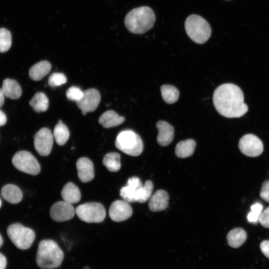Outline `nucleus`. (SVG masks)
Returning <instances> with one entry per match:
<instances>
[{
	"mask_svg": "<svg viewBox=\"0 0 269 269\" xmlns=\"http://www.w3.org/2000/svg\"><path fill=\"white\" fill-rule=\"evenodd\" d=\"M161 96L164 101L167 104L176 102L179 98V90L174 86L170 85H163L161 86Z\"/></svg>",
	"mask_w": 269,
	"mask_h": 269,
	"instance_id": "cd10ccee",
	"label": "nucleus"
},
{
	"mask_svg": "<svg viewBox=\"0 0 269 269\" xmlns=\"http://www.w3.org/2000/svg\"><path fill=\"white\" fill-rule=\"evenodd\" d=\"M259 221L263 227L269 228V207L261 213Z\"/></svg>",
	"mask_w": 269,
	"mask_h": 269,
	"instance_id": "f704fd0d",
	"label": "nucleus"
},
{
	"mask_svg": "<svg viewBox=\"0 0 269 269\" xmlns=\"http://www.w3.org/2000/svg\"><path fill=\"white\" fill-rule=\"evenodd\" d=\"M241 89L232 83L218 87L213 93V104L217 111L228 118H240L248 110Z\"/></svg>",
	"mask_w": 269,
	"mask_h": 269,
	"instance_id": "f257e3e1",
	"label": "nucleus"
},
{
	"mask_svg": "<svg viewBox=\"0 0 269 269\" xmlns=\"http://www.w3.org/2000/svg\"><path fill=\"white\" fill-rule=\"evenodd\" d=\"M78 217L86 223H101L106 216L104 206L98 202H88L78 206L75 210Z\"/></svg>",
	"mask_w": 269,
	"mask_h": 269,
	"instance_id": "0eeeda50",
	"label": "nucleus"
},
{
	"mask_svg": "<svg viewBox=\"0 0 269 269\" xmlns=\"http://www.w3.org/2000/svg\"><path fill=\"white\" fill-rule=\"evenodd\" d=\"M53 135L47 128L41 129L36 134L34 138V145L37 152L41 156L48 155L52 150Z\"/></svg>",
	"mask_w": 269,
	"mask_h": 269,
	"instance_id": "9d476101",
	"label": "nucleus"
},
{
	"mask_svg": "<svg viewBox=\"0 0 269 269\" xmlns=\"http://www.w3.org/2000/svg\"><path fill=\"white\" fill-rule=\"evenodd\" d=\"M2 244H3V240H2V238L0 234V248L1 247V246L2 245Z\"/></svg>",
	"mask_w": 269,
	"mask_h": 269,
	"instance_id": "ea45409f",
	"label": "nucleus"
},
{
	"mask_svg": "<svg viewBox=\"0 0 269 269\" xmlns=\"http://www.w3.org/2000/svg\"><path fill=\"white\" fill-rule=\"evenodd\" d=\"M51 68L47 61H41L33 65L29 70V76L34 81H39L47 75Z\"/></svg>",
	"mask_w": 269,
	"mask_h": 269,
	"instance_id": "4be33fe9",
	"label": "nucleus"
},
{
	"mask_svg": "<svg viewBox=\"0 0 269 269\" xmlns=\"http://www.w3.org/2000/svg\"><path fill=\"white\" fill-rule=\"evenodd\" d=\"M241 152L249 157H257L261 155L264 150L261 140L253 134H247L242 136L239 142Z\"/></svg>",
	"mask_w": 269,
	"mask_h": 269,
	"instance_id": "1a4fd4ad",
	"label": "nucleus"
},
{
	"mask_svg": "<svg viewBox=\"0 0 269 269\" xmlns=\"http://www.w3.org/2000/svg\"><path fill=\"white\" fill-rule=\"evenodd\" d=\"M4 96L2 92V89L0 88V108L3 105L4 103Z\"/></svg>",
	"mask_w": 269,
	"mask_h": 269,
	"instance_id": "58836bf2",
	"label": "nucleus"
},
{
	"mask_svg": "<svg viewBox=\"0 0 269 269\" xmlns=\"http://www.w3.org/2000/svg\"><path fill=\"white\" fill-rule=\"evenodd\" d=\"M83 269H90L88 267H85Z\"/></svg>",
	"mask_w": 269,
	"mask_h": 269,
	"instance_id": "a19ab883",
	"label": "nucleus"
},
{
	"mask_svg": "<svg viewBox=\"0 0 269 269\" xmlns=\"http://www.w3.org/2000/svg\"><path fill=\"white\" fill-rule=\"evenodd\" d=\"M101 100L99 92L93 88L83 91V95L79 101L76 102L78 107L83 115L87 113L94 111L99 106Z\"/></svg>",
	"mask_w": 269,
	"mask_h": 269,
	"instance_id": "9b49d317",
	"label": "nucleus"
},
{
	"mask_svg": "<svg viewBox=\"0 0 269 269\" xmlns=\"http://www.w3.org/2000/svg\"><path fill=\"white\" fill-rule=\"evenodd\" d=\"M7 235L13 244L20 250H27L35 239V233L19 223L10 225L7 229Z\"/></svg>",
	"mask_w": 269,
	"mask_h": 269,
	"instance_id": "423d86ee",
	"label": "nucleus"
},
{
	"mask_svg": "<svg viewBox=\"0 0 269 269\" xmlns=\"http://www.w3.org/2000/svg\"><path fill=\"white\" fill-rule=\"evenodd\" d=\"M1 89L5 97L13 100L19 99L22 94L19 84L15 80L9 78L3 80Z\"/></svg>",
	"mask_w": 269,
	"mask_h": 269,
	"instance_id": "6ab92c4d",
	"label": "nucleus"
},
{
	"mask_svg": "<svg viewBox=\"0 0 269 269\" xmlns=\"http://www.w3.org/2000/svg\"><path fill=\"white\" fill-rule=\"evenodd\" d=\"M251 211L247 216L248 220L251 223H256L259 219L262 213L263 205L256 203L251 207Z\"/></svg>",
	"mask_w": 269,
	"mask_h": 269,
	"instance_id": "2f4dec72",
	"label": "nucleus"
},
{
	"mask_svg": "<svg viewBox=\"0 0 269 269\" xmlns=\"http://www.w3.org/2000/svg\"><path fill=\"white\" fill-rule=\"evenodd\" d=\"M2 198L11 204H16L21 201L22 193L18 187L13 184H6L1 189Z\"/></svg>",
	"mask_w": 269,
	"mask_h": 269,
	"instance_id": "aec40b11",
	"label": "nucleus"
},
{
	"mask_svg": "<svg viewBox=\"0 0 269 269\" xmlns=\"http://www.w3.org/2000/svg\"><path fill=\"white\" fill-rule=\"evenodd\" d=\"M29 103L37 113L45 112L49 107V100L46 95L41 92L36 93Z\"/></svg>",
	"mask_w": 269,
	"mask_h": 269,
	"instance_id": "393cba45",
	"label": "nucleus"
},
{
	"mask_svg": "<svg viewBox=\"0 0 269 269\" xmlns=\"http://www.w3.org/2000/svg\"><path fill=\"white\" fill-rule=\"evenodd\" d=\"M75 212L72 204L63 200L53 204L50 209V216L53 220L61 222L72 219Z\"/></svg>",
	"mask_w": 269,
	"mask_h": 269,
	"instance_id": "f8f14e48",
	"label": "nucleus"
},
{
	"mask_svg": "<svg viewBox=\"0 0 269 269\" xmlns=\"http://www.w3.org/2000/svg\"><path fill=\"white\" fill-rule=\"evenodd\" d=\"M260 249L263 254L269 258V241L265 240L261 242Z\"/></svg>",
	"mask_w": 269,
	"mask_h": 269,
	"instance_id": "c9c22d12",
	"label": "nucleus"
},
{
	"mask_svg": "<svg viewBox=\"0 0 269 269\" xmlns=\"http://www.w3.org/2000/svg\"><path fill=\"white\" fill-rule=\"evenodd\" d=\"M48 84L52 87L61 86L67 82V78L64 74L61 73H54L49 77Z\"/></svg>",
	"mask_w": 269,
	"mask_h": 269,
	"instance_id": "7c9ffc66",
	"label": "nucleus"
},
{
	"mask_svg": "<svg viewBox=\"0 0 269 269\" xmlns=\"http://www.w3.org/2000/svg\"><path fill=\"white\" fill-rule=\"evenodd\" d=\"M158 134L157 142L161 146H165L172 141L174 137V128L168 123L159 121L156 124Z\"/></svg>",
	"mask_w": 269,
	"mask_h": 269,
	"instance_id": "2eb2a0df",
	"label": "nucleus"
},
{
	"mask_svg": "<svg viewBox=\"0 0 269 269\" xmlns=\"http://www.w3.org/2000/svg\"><path fill=\"white\" fill-rule=\"evenodd\" d=\"M125 121L124 117L116 112L109 110L104 112L99 119V123L105 128H111L121 125Z\"/></svg>",
	"mask_w": 269,
	"mask_h": 269,
	"instance_id": "a211bd4d",
	"label": "nucleus"
},
{
	"mask_svg": "<svg viewBox=\"0 0 269 269\" xmlns=\"http://www.w3.org/2000/svg\"><path fill=\"white\" fill-rule=\"evenodd\" d=\"M12 163L21 172L35 175L40 171V166L36 158L29 152L19 151L13 156Z\"/></svg>",
	"mask_w": 269,
	"mask_h": 269,
	"instance_id": "6e6552de",
	"label": "nucleus"
},
{
	"mask_svg": "<svg viewBox=\"0 0 269 269\" xmlns=\"http://www.w3.org/2000/svg\"><path fill=\"white\" fill-rule=\"evenodd\" d=\"M7 121L6 116L5 114L0 110V126L4 125Z\"/></svg>",
	"mask_w": 269,
	"mask_h": 269,
	"instance_id": "4c0bfd02",
	"label": "nucleus"
},
{
	"mask_svg": "<svg viewBox=\"0 0 269 269\" xmlns=\"http://www.w3.org/2000/svg\"><path fill=\"white\" fill-rule=\"evenodd\" d=\"M153 186L150 180L145 181L144 184L140 187L137 191L135 202L144 203L150 198L153 191Z\"/></svg>",
	"mask_w": 269,
	"mask_h": 269,
	"instance_id": "c85d7f7f",
	"label": "nucleus"
},
{
	"mask_svg": "<svg viewBox=\"0 0 269 269\" xmlns=\"http://www.w3.org/2000/svg\"><path fill=\"white\" fill-rule=\"evenodd\" d=\"M61 193L63 200L70 204L78 203L81 197L78 187L70 182L64 186Z\"/></svg>",
	"mask_w": 269,
	"mask_h": 269,
	"instance_id": "412c9836",
	"label": "nucleus"
},
{
	"mask_svg": "<svg viewBox=\"0 0 269 269\" xmlns=\"http://www.w3.org/2000/svg\"><path fill=\"white\" fill-rule=\"evenodd\" d=\"M53 135L56 143L63 145L67 141L70 133L67 126L60 120L54 128Z\"/></svg>",
	"mask_w": 269,
	"mask_h": 269,
	"instance_id": "a878e982",
	"label": "nucleus"
},
{
	"mask_svg": "<svg viewBox=\"0 0 269 269\" xmlns=\"http://www.w3.org/2000/svg\"><path fill=\"white\" fill-rule=\"evenodd\" d=\"M66 95L69 100L76 102L82 97L83 91L79 87L73 86L67 90Z\"/></svg>",
	"mask_w": 269,
	"mask_h": 269,
	"instance_id": "473e14b6",
	"label": "nucleus"
},
{
	"mask_svg": "<svg viewBox=\"0 0 269 269\" xmlns=\"http://www.w3.org/2000/svg\"><path fill=\"white\" fill-rule=\"evenodd\" d=\"M6 266V260L3 255L0 253V269H5Z\"/></svg>",
	"mask_w": 269,
	"mask_h": 269,
	"instance_id": "e433bc0d",
	"label": "nucleus"
},
{
	"mask_svg": "<svg viewBox=\"0 0 269 269\" xmlns=\"http://www.w3.org/2000/svg\"><path fill=\"white\" fill-rule=\"evenodd\" d=\"M260 195L264 200L269 202V180H266L262 184Z\"/></svg>",
	"mask_w": 269,
	"mask_h": 269,
	"instance_id": "72a5a7b5",
	"label": "nucleus"
},
{
	"mask_svg": "<svg viewBox=\"0 0 269 269\" xmlns=\"http://www.w3.org/2000/svg\"><path fill=\"white\" fill-rule=\"evenodd\" d=\"M120 154L117 152H109L103 158V163L108 170L118 171L121 167Z\"/></svg>",
	"mask_w": 269,
	"mask_h": 269,
	"instance_id": "bb28decb",
	"label": "nucleus"
},
{
	"mask_svg": "<svg viewBox=\"0 0 269 269\" xmlns=\"http://www.w3.org/2000/svg\"><path fill=\"white\" fill-rule=\"evenodd\" d=\"M142 186V183L138 177L130 178L127 181V185L121 189L120 196L124 200L128 203L135 202L136 192Z\"/></svg>",
	"mask_w": 269,
	"mask_h": 269,
	"instance_id": "dca6fc26",
	"label": "nucleus"
},
{
	"mask_svg": "<svg viewBox=\"0 0 269 269\" xmlns=\"http://www.w3.org/2000/svg\"><path fill=\"white\" fill-rule=\"evenodd\" d=\"M185 29L189 37L198 44L206 42L211 35V28L209 23L197 14H191L187 17Z\"/></svg>",
	"mask_w": 269,
	"mask_h": 269,
	"instance_id": "20e7f679",
	"label": "nucleus"
},
{
	"mask_svg": "<svg viewBox=\"0 0 269 269\" xmlns=\"http://www.w3.org/2000/svg\"><path fill=\"white\" fill-rule=\"evenodd\" d=\"M155 20V14L152 9L148 6H143L129 12L125 18V24L131 32L142 34L152 27Z\"/></svg>",
	"mask_w": 269,
	"mask_h": 269,
	"instance_id": "7ed1b4c3",
	"label": "nucleus"
},
{
	"mask_svg": "<svg viewBox=\"0 0 269 269\" xmlns=\"http://www.w3.org/2000/svg\"><path fill=\"white\" fill-rule=\"evenodd\" d=\"M11 45V36L10 32L4 28H0V52L8 51Z\"/></svg>",
	"mask_w": 269,
	"mask_h": 269,
	"instance_id": "c756f323",
	"label": "nucleus"
},
{
	"mask_svg": "<svg viewBox=\"0 0 269 269\" xmlns=\"http://www.w3.org/2000/svg\"><path fill=\"white\" fill-rule=\"evenodd\" d=\"M77 173L80 180L83 183L88 182L95 176L94 165L88 158L83 157L76 162Z\"/></svg>",
	"mask_w": 269,
	"mask_h": 269,
	"instance_id": "4468645a",
	"label": "nucleus"
},
{
	"mask_svg": "<svg viewBox=\"0 0 269 269\" xmlns=\"http://www.w3.org/2000/svg\"><path fill=\"white\" fill-rule=\"evenodd\" d=\"M132 209L129 203L125 200H118L113 202L110 206L109 214L114 222L124 221L131 217Z\"/></svg>",
	"mask_w": 269,
	"mask_h": 269,
	"instance_id": "ddd939ff",
	"label": "nucleus"
},
{
	"mask_svg": "<svg viewBox=\"0 0 269 269\" xmlns=\"http://www.w3.org/2000/svg\"><path fill=\"white\" fill-rule=\"evenodd\" d=\"M247 238L246 232L241 228H236L231 230L227 235L228 245L234 248L241 246Z\"/></svg>",
	"mask_w": 269,
	"mask_h": 269,
	"instance_id": "5701e85b",
	"label": "nucleus"
},
{
	"mask_svg": "<svg viewBox=\"0 0 269 269\" xmlns=\"http://www.w3.org/2000/svg\"><path fill=\"white\" fill-rule=\"evenodd\" d=\"M169 196L163 190L156 191L149 198L148 207L152 212L165 210L168 205Z\"/></svg>",
	"mask_w": 269,
	"mask_h": 269,
	"instance_id": "f3484780",
	"label": "nucleus"
},
{
	"mask_svg": "<svg viewBox=\"0 0 269 269\" xmlns=\"http://www.w3.org/2000/svg\"><path fill=\"white\" fill-rule=\"evenodd\" d=\"M196 142L192 139H188L179 142L176 145L175 153L179 158H186L191 156L194 151Z\"/></svg>",
	"mask_w": 269,
	"mask_h": 269,
	"instance_id": "b1692460",
	"label": "nucleus"
},
{
	"mask_svg": "<svg viewBox=\"0 0 269 269\" xmlns=\"http://www.w3.org/2000/svg\"><path fill=\"white\" fill-rule=\"evenodd\" d=\"M64 259V253L53 240L41 241L36 257L37 265L42 269H53L59 267Z\"/></svg>",
	"mask_w": 269,
	"mask_h": 269,
	"instance_id": "f03ea898",
	"label": "nucleus"
},
{
	"mask_svg": "<svg viewBox=\"0 0 269 269\" xmlns=\"http://www.w3.org/2000/svg\"><path fill=\"white\" fill-rule=\"evenodd\" d=\"M115 145L125 153L134 156L140 155L143 148L140 137L131 130L122 131L118 134Z\"/></svg>",
	"mask_w": 269,
	"mask_h": 269,
	"instance_id": "39448f33",
	"label": "nucleus"
},
{
	"mask_svg": "<svg viewBox=\"0 0 269 269\" xmlns=\"http://www.w3.org/2000/svg\"><path fill=\"white\" fill-rule=\"evenodd\" d=\"M1 206V199L0 198V208Z\"/></svg>",
	"mask_w": 269,
	"mask_h": 269,
	"instance_id": "79ce46f5",
	"label": "nucleus"
}]
</instances>
